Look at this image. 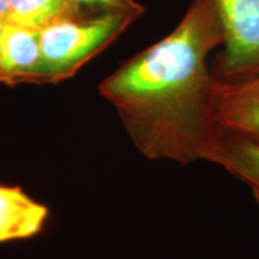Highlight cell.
Returning <instances> with one entry per match:
<instances>
[{"instance_id":"6da1fadb","label":"cell","mask_w":259,"mask_h":259,"mask_svg":"<svg viewBox=\"0 0 259 259\" xmlns=\"http://www.w3.org/2000/svg\"><path fill=\"white\" fill-rule=\"evenodd\" d=\"M223 41L218 0H192L169 34L100 83L143 156L183 166L208 160L222 134L213 115L219 78L208 59Z\"/></svg>"},{"instance_id":"7a4b0ae2","label":"cell","mask_w":259,"mask_h":259,"mask_svg":"<svg viewBox=\"0 0 259 259\" xmlns=\"http://www.w3.org/2000/svg\"><path fill=\"white\" fill-rule=\"evenodd\" d=\"M144 12L92 14L72 10L38 29L45 84H58L72 78Z\"/></svg>"},{"instance_id":"3957f363","label":"cell","mask_w":259,"mask_h":259,"mask_svg":"<svg viewBox=\"0 0 259 259\" xmlns=\"http://www.w3.org/2000/svg\"><path fill=\"white\" fill-rule=\"evenodd\" d=\"M225 41L218 78L235 82L259 76V0H218Z\"/></svg>"},{"instance_id":"277c9868","label":"cell","mask_w":259,"mask_h":259,"mask_svg":"<svg viewBox=\"0 0 259 259\" xmlns=\"http://www.w3.org/2000/svg\"><path fill=\"white\" fill-rule=\"evenodd\" d=\"M213 115L222 132L259 145V76L235 82L219 79Z\"/></svg>"},{"instance_id":"5b68a950","label":"cell","mask_w":259,"mask_h":259,"mask_svg":"<svg viewBox=\"0 0 259 259\" xmlns=\"http://www.w3.org/2000/svg\"><path fill=\"white\" fill-rule=\"evenodd\" d=\"M45 84L38 29L6 21L0 34V84Z\"/></svg>"},{"instance_id":"8992f818","label":"cell","mask_w":259,"mask_h":259,"mask_svg":"<svg viewBox=\"0 0 259 259\" xmlns=\"http://www.w3.org/2000/svg\"><path fill=\"white\" fill-rule=\"evenodd\" d=\"M50 211L19 186L0 185V244L40 234Z\"/></svg>"},{"instance_id":"52a82bcc","label":"cell","mask_w":259,"mask_h":259,"mask_svg":"<svg viewBox=\"0 0 259 259\" xmlns=\"http://www.w3.org/2000/svg\"><path fill=\"white\" fill-rule=\"evenodd\" d=\"M206 162L219 164L251 190L259 208V145L222 132Z\"/></svg>"},{"instance_id":"ba28073f","label":"cell","mask_w":259,"mask_h":259,"mask_svg":"<svg viewBox=\"0 0 259 259\" xmlns=\"http://www.w3.org/2000/svg\"><path fill=\"white\" fill-rule=\"evenodd\" d=\"M70 11L67 0H10L8 21L41 29Z\"/></svg>"},{"instance_id":"9c48e42d","label":"cell","mask_w":259,"mask_h":259,"mask_svg":"<svg viewBox=\"0 0 259 259\" xmlns=\"http://www.w3.org/2000/svg\"><path fill=\"white\" fill-rule=\"evenodd\" d=\"M71 9L79 12H111V11H145L136 0H67Z\"/></svg>"},{"instance_id":"30bf717a","label":"cell","mask_w":259,"mask_h":259,"mask_svg":"<svg viewBox=\"0 0 259 259\" xmlns=\"http://www.w3.org/2000/svg\"><path fill=\"white\" fill-rule=\"evenodd\" d=\"M10 14V0H0V19L6 22Z\"/></svg>"},{"instance_id":"8fae6325","label":"cell","mask_w":259,"mask_h":259,"mask_svg":"<svg viewBox=\"0 0 259 259\" xmlns=\"http://www.w3.org/2000/svg\"><path fill=\"white\" fill-rule=\"evenodd\" d=\"M3 25H4V22L0 19V34H2V30H3Z\"/></svg>"}]
</instances>
